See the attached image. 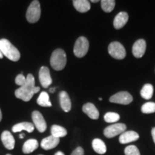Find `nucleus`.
<instances>
[{
    "mask_svg": "<svg viewBox=\"0 0 155 155\" xmlns=\"http://www.w3.org/2000/svg\"><path fill=\"white\" fill-rule=\"evenodd\" d=\"M40 90L39 87L35 86V78L30 73L26 78V82L25 84L15 91V96L24 101H29L33 95L38 93Z\"/></svg>",
    "mask_w": 155,
    "mask_h": 155,
    "instance_id": "1",
    "label": "nucleus"
},
{
    "mask_svg": "<svg viewBox=\"0 0 155 155\" xmlns=\"http://www.w3.org/2000/svg\"><path fill=\"white\" fill-rule=\"evenodd\" d=\"M0 50L3 55L12 61H18L20 58V53L7 39L0 40Z\"/></svg>",
    "mask_w": 155,
    "mask_h": 155,
    "instance_id": "2",
    "label": "nucleus"
},
{
    "mask_svg": "<svg viewBox=\"0 0 155 155\" xmlns=\"http://www.w3.org/2000/svg\"><path fill=\"white\" fill-rule=\"evenodd\" d=\"M67 57L65 51L62 49H56L52 53L50 58V65L55 71H61L65 67Z\"/></svg>",
    "mask_w": 155,
    "mask_h": 155,
    "instance_id": "3",
    "label": "nucleus"
},
{
    "mask_svg": "<svg viewBox=\"0 0 155 155\" xmlns=\"http://www.w3.org/2000/svg\"><path fill=\"white\" fill-rule=\"evenodd\" d=\"M40 15H41V9H40V2L38 0L32 1L27 10V20L30 23H35L40 19Z\"/></svg>",
    "mask_w": 155,
    "mask_h": 155,
    "instance_id": "4",
    "label": "nucleus"
},
{
    "mask_svg": "<svg viewBox=\"0 0 155 155\" xmlns=\"http://www.w3.org/2000/svg\"><path fill=\"white\" fill-rule=\"evenodd\" d=\"M89 42L85 37H80L75 42L73 53L77 58H83L86 55L88 51Z\"/></svg>",
    "mask_w": 155,
    "mask_h": 155,
    "instance_id": "5",
    "label": "nucleus"
},
{
    "mask_svg": "<svg viewBox=\"0 0 155 155\" xmlns=\"http://www.w3.org/2000/svg\"><path fill=\"white\" fill-rule=\"evenodd\" d=\"M127 130V126L123 123H117L108 126L104 130V134L106 138L111 139L121 135Z\"/></svg>",
    "mask_w": 155,
    "mask_h": 155,
    "instance_id": "6",
    "label": "nucleus"
},
{
    "mask_svg": "<svg viewBox=\"0 0 155 155\" xmlns=\"http://www.w3.org/2000/svg\"><path fill=\"white\" fill-rule=\"evenodd\" d=\"M109 55L117 60H122L126 57L125 48L119 42H113L108 45Z\"/></svg>",
    "mask_w": 155,
    "mask_h": 155,
    "instance_id": "7",
    "label": "nucleus"
},
{
    "mask_svg": "<svg viewBox=\"0 0 155 155\" xmlns=\"http://www.w3.org/2000/svg\"><path fill=\"white\" fill-rule=\"evenodd\" d=\"M133 101V97L127 91L119 92L114 94L110 98L109 101L114 104H123V105H128L131 104Z\"/></svg>",
    "mask_w": 155,
    "mask_h": 155,
    "instance_id": "8",
    "label": "nucleus"
},
{
    "mask_svg": "<svg viewBox=\"0 0 155 155\" xmlns=\"http://www.w3.org/2000/svg\"><path fill=\"white\" fill-rule=\"evenodd\" d=\"M32 119L35 127L37 128L39 132H45L47 129V124L42 114L38 111H33L32 114Z\"/></svg>",
    "mask_w": 155,
    "mask_h": 155,
    "instance_id": "9",
    "label": "nucleus"
},
{
    "mask_svg": "<svg viewBox=\"0 0 155 155\" xmlns=\"http://www.w3.org/2000/svg\"><path fill=\"white\" fill-rule=\"evenodd\" d=\"M39 79H40V82L41 83L42 86L44 88H48L51 85L53 80L50 76V70L48 67H41L40 72H39Z\"/></svg>",
    "mask_w": 155,
    "mask_h": 155,
    "instance_id": "10",
    "label": "nucleus"
},
{
    "mask_svg": "<svg viewBox=\"0 0 155 155\" xmlns=\"http://www.w3.org/2000/svg\"><path fill=\"white\" fill-rule=\"evenodd\" d=\"M147 48L146 41L143 39H139L134 44L132 48V53L135 58H140L144 55Z\"/></svg>",
    "mask_w": 155,
    "mask_h": 155,
    "instance_id": "11",
    "label": "nucleus"
},
{
    "mask_svg": "<svg viewBox=\"0 0 155 155\" xmlns=\"http://www.w3.org/2000/svg\"><path fill=\"white\" fill-rule=\"evenodd\" d=\"M139 135L138 133L134 131H126L122 133L119 137V142L122 144H129V143L133 142L138 140Z\"/></svg>",
    "mask_w": 155,
    "mask_h": 155,
    "instance_id": "12",
    "label": "nucleus"
},
{
    "mask_svg": "<svg viewBox=\"0 0 155 155\" xmlns=\"http://www.w3.org/2000/svg\"><path fill=\"white\" fill-rule=\"evenodd\" d=\"M1 140L6 149L12 150L15 148V140L14 137L9 131H4L1 135Z\"/></svg>",
    "mask_w": 155,
    "mask_h": 155,
    "instance_id": "13",
    "label": "nucleus"
},
{
    "mask_svg": "<svg viewBox=\"0 0 155 155\" xmlns=\"http://www.w3.org/2000/svg\"><path fill=\"white\" fill-rule=\"evenodd\" d=\"M60 142V139L54 137L53 136L50 135L42 139L40 143V146L45 150H50L52 149L55 148Z\"/></svg>",
    "mask_w": 155,
    "mask_h": 155,
    "instance_id": "14",
    "label": "nucleus"
},
{
    "mask_svg": "<svg viewBox=\"0 0 155 155\" xmlns=\"http://www.w3.org/2000/svg\"><path fill=\"white\" fill-rule=\"evenodd\" d=\"M83 111L91 119L96 120L99 117V112L94 104L91 103H87L84 104L83 106Z\"/></svg>",
    "mask_w": 155,
    "mask_h": 155,
    "instance_id": "15",
    "label": "nucleus"
},
{
    "mask_svg": "<svg viewBox=\"0 0 155 155\" xmlns=\"http://www.w3.org/2000/svg\"><path fill=\"white\" fill-rule=\"evenodd\" d=\"M128 19H129V15H128L127 12H119V14L116 15L115 18H114V28L117 29V30L122 28L127 23Z\"/></svg>",
    "mask_w": 155,
    "mask_h": 155,
    "instance_id": "16",
    "label": "nucleus"
},
{
    "mask_svg": "<svg viewBox=\"0 0 155 155\" xmlns=\"http://www.w3.org/2000/svg\"><path fill=\"white\" fill-rule=\"evenodd\" d=\"M60 104L65 112H69L71 109V101L67 92L61 91L59 94Z\"/></svg>",
    "mask_w": 155,
    "mask_h": 155,
    "instance_id": "17",
    "label": "nucleus"
},
{
    "mask_svg": "<svg viewBox=\"0 0 155 155\" xmlns=\"http://www.w3.org/2000/svg\"><path fill=\"white\" fill-rule=\"evenodd\" d=\"M12 130L14 133L20 132L22 131H26L28 133H32L34 131V124L30 122H22L13 126Z\"/></svg>",
    "mask_w": 155,
    "mask_h": 155,
    "instance_id": "18",
    "label": "nucleus"
},
{
    "mask_svg": "<svg viewBox=\"0 0 155 155\" xmlns=\"http://www.w3.org/2000/svg\"><path fill=\"white\" fill-rule=\"evenodd\" d=\"M39 147V143L36 139H28L24 143L22 146V152L25 154H30L36 150Z\"/></svg>",
    "mask_w": 155,
    "mask_h": 155,
    "instance_id": "19",
    "label": "nucleus"
},
{
    "mask_svg": "<svg viewBox=\"0 0 155 155\" xmlns=\"http://www.w3.org/2000/svg\"><path fill=\"white\" fill-rule=\"evenodd\" d=\"M73 4L75 9L79 12H86L91 9V4L87 0H75Z\"/></svg>",
    "mask_w": 155,
    "mask_h": 155,
    "instance_id": "20",
    "label": "nucleus"
},
{
    "mask_svg": "<svg viewBox=\"0 0 155 155\" xmlns=\"http://www.w3.org/2000/svg\"><path fill=\"white\" fill-rule=\"evenodd\" d=\"M92 147L97 154H104L107 151L105 143L100 139H94L92 141Z\"/></svg>",
    "mask_w": 155,
    "mask_h": 155,
    "instance_id": "21",
    "label": "nucleus"
},
{
    "mask_svg": "<svg viewBox=\"0 0 155 155\" xmlns=\"http://www.w3.org/2000/svg\"><path fill=\"white\" fill-rule=\"evenodd\" d=\"M50 132H51L52 136H53L54 137H56V138L58 139L65 137L68 134V131L65 128L61 127V126L56 124L52 126Z\"/></svg>",
    "mask_w": 155,
    "mask_h": 155,
    "instance_id": "22",
    "label": "nucleus"
},
{
    "mask_svg": "<svg viewBox=\"0 0 155 155\" xmlns=\"http://www.w3.org/2000/svg\"><path fill=\"white\" fill-rule=\"evenodd\" d=\"M37 103H38V105L42 106V107H50V106H52L51 102L50 101L49 95L45 91H42L40 94L38 100H37Z\"/></svg>",
    "mask_w": 155,
    "mask_h": 155,
    "instance_id": "23",
    "label": "nucleus"
},
{
    "mask_svg": "<svg viewBox=\"0 0 155 155\" xmlns=\"http://www.w3.org/2000/svg\"><path fill=\"white\" fill-rule=\"evenodd\" d=\"M153 93H154V88L152 84L147 83L143 86L142 89L141 90V96L143 98L146 100H150L153 96Z\"/></svg>",
    "mask_w": 155,
    "mask_h": 155,
    "instance_id": "24",
    "label": "nucleus"
},
{
    "mask_svg": "<svg viewBox=\"0 0 155 155\" xmlns=\"http://www.w3.org/2000/svg\"><path fill=\"white\" fill-rule=\"evenodd\" d=\"M101 2V8L106 12H111L115 7V1L114 0H103Z\"/></svg>",
    "mask_w": 155,
    "mask_h": 155,
    "instance_id": "25",
    "label": "nucleus"
},
{
    "mask_svg": "<svg viewBox=\"0 0 155 155\" xmlns=\"http://www.w3.org/2000/svg\"><path fill=\"white\" fill-rule=\"evenodd\" d=\"M119 119V114L114 113V112H108L104 115V120L107 123H116Z\"/></svg>",
    "mask_w": 155,
    "mask_h": 155,
    "instance_id": "26",
    "label": "nucleus"
},
{
    "mask_svg": "<svg viewBox=\"0 0 155 155\" xmlns=\"http://www.w3.org/2000/svg\"><path fill=\"white\" fill-rule=\"evenodd\" d=\"M141 112L144 114H152L155 112V103L147 102L141 106Z\"/></svg>",
    "mask_w": 155,
    "mask_h": 155,
    "instance_id": "27",
    "label": "nucleus"
},
{
    "mask_svg": "<svg viewBox=\"0 0 155 155\" xmlns=\"http://www.w3.org/2000/svg\"><path fill=\"white\" fill-rule=\"evenodd\" d=\"M125 155H141L139 149L135 145H130L125 148Z\"/></svg>",
    "mask_w": 155,
    "mask_h": 155,
    "instance_id": "28",
    "label": "nucleus"
},
{
    "mask_svg": "<svg viewBox=\"0 0 155 155\" xmlns=\"http://www.w3.org/2000/svg\"><path fill=\"white\" fill-rule=\"evenodd\" d=\"M26 82V78H25L23 74H19L15 78V83L17 85L19 86H22Z\"/></svg>",
    "mask_w": 155,
    "mask_h": 155,
    "instance_id": "29",
    "label": "nucleus"
},
{
    "mask_svg": "<svg viewBox=\"0 0 155 155\" xmlns=\"http://www.w3.org/2000/svg\"><path fill=\"white\" fill-rule=\"evenodd\" d=\"M71 155H84V150L81 147H78Z\"/></svg>",
    "mask_w": 155,
    "mask_h": 155,
    "instance_id": "30",
    "label": "nucleus"
},
{
    "mask_svg": "<svg viewBox=\"0 0 155 155\" xmlns=\"http://www.w3.org/2000/svg\"><path fill=\"white\" fill-rule=\"evenodd\" d=\"M152 136L153 141H154V143L155 144V128H153L152 129Z\"/></svg>",
    "mask_w": 155,
    "mask_h": 155,
    "instance_id": "31",
    "label": "nucleus"
},
{
    "mask_svg": "<svg viewBox=\"0 0 155 155\" xmlns=\"http://www.w3.org/2000/svg\"><path fill=\"white\" fill-rule=\"evenodd\" d=\"M55 155H65V154L63 152H61V151H58L55 154Z\"/></svg>",
    "mask_w": 155,
    "mask_h": 155,
    "instance_id": "32",
    "label": "nucleus"
},
{
    "mask_svg": "<svg viewBox=\"0 0 155 155\" xmlns=\"http://www.w3.org/2000/svg\"><path fill=\"white\" fill-rule=\"evenodd\" d=\"M55 87H54V88H50V93H54L55 91Z\"/></svg>",
    "mask_w": 155,
    "mask_h": 155,
    "instance_id": "33",
    "label": "nucleus"
},
{
    "mask_svg": "<svg viewBox=\"0 0 155 155\" xmlns=\"http://www.w3.org/2000/svg\"><path fill=\"white\" fill-rule=\"evenodd\" d=\"M2 114L1 109H0V121H2Z\"/></svg>",
    "mask_w": 155,
    "mask_h": 155,
    "instance_id": "34",
    "label": "nucleus"
},
{
    "mask_svg": "<svg viewBox=\"0 0 155 155\" xmlns=\"http://www.w3.org/2000/svg\"><path fill=\"white\" fill-rule=\"evenodd\" d=\"M24 136H25L24 134H21L19 135V138H20V139H23V138H24Z\"/></svg>",
    "mask_w": 155,
    "mask_h": 155,
    "instance_id": "35",
    "label": "nucleus"
},
{
    "mask_svg": "<svg viewBox=\"0 0 155 155\" xmlns=\"http://www.w3.org/2000/svg\"><path fill=\"white\" fill-rule=\"evenodd\" d=\"M3 57H4L3 54H2V52H1V50H0V59H2V58H3Z\"/></svg>",
    "mask_w": 155,
    "mask_h": 155,
    "instance_id": "36",
    "label": "nucleus"
},
{
    "mask_svg": "<svg viewBox=\"0 0 155 155\" xmlns=\"http://www.w3.org/2000/svg\"><path fill=\"white\" fill-rule=\"evenodd\" d=\"M98 2V1H97V0H96V1H94V0H92V1H91V2H94V3H96V2Z\"/></svg>",
    "mask_w": 155,
    "mask_h": 155,
    "instance_id": "37",
    "label": "nucleus"
},
{
    "mask_svg": "<svg viewBox=\"0 0 155 155\" xmlns=\"http://www.w3.org/2000/svg\"><path fill=\"white\" fill-rule=\"evenodd\" d=\"M6 155H12V154H6Z\"/></svg>",
    "mask_w": 155,
    "mask_h": 155,
    "instance_id": "38",
    "label": "nucleus"
},
{
    "mask_svg": "<svg viewBox=\"0 0 155 155\" xmlns=\"http://www.w3.org/2000/svg\"><path fill=\"white\" fill-rule=\"evenodd\" d=\"M39 155H43V154H39Z\"/></svg>",
    "mask_w": 155,
    "mask_h": 155,
    "instance_id": "39",
    "label": "nucleus"
}]
</instances>
